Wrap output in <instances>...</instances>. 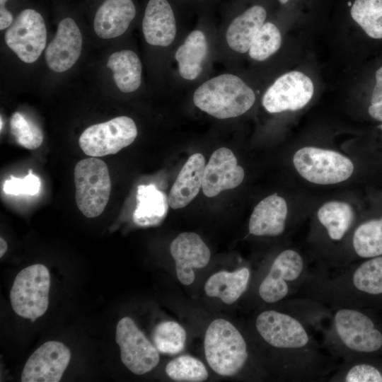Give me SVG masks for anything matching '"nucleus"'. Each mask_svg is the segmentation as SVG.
<instances>
[{
  "label": "nucleus",
  "instance_id": "nucleus-1",
  "mask_svg": "<svg viewBox=\"0 0 382 382\" xmlns=\"http://www.w3.org/2000/svg\"><path fill=\"white\" fill-rule=\"evenodd\" d=\"M254 325L257 336L276 356V369L284 379L321 381L336 368L335 359L323 351L311 326L294 311L265 310Z\"/></svg>",
  "mask_w": 382,
  "mask_h": 382
},
{
  "label": "nucleus",
  "instance_id": "nucleus-2",
  "mask_svg": "<svg viewBox=\"0 0 382 382\" xmlns=\"http://www.w3.org/2000/svg\"><path fill=\"white\" fill-rule=\"evenodd\" d=\"M294 296L327 308L382 311V255L348 264L339 270H309Z\"/></svg>",
  "mask_w": 382,
  "mask_h": 382
},
{
  "label": "nucleus",
  "instance_id": "nucleus-3",
  "mask_svg": "<svg viewBox=\"0 0 382 382\" xmlns=\"http://www.w3.org/2000/svg\"><path fill=\"white\" fill-rule=\"evenodd\" d=\"M308 320L321 332L323 347L335 359L382 355V316L378 311L315 303Z\"/></svg>",
  "mask_w": 382,
  "mask_h": 382
},
{
  "label": "nucleus",
  "instance_id": "nucleus-4",
  "mask_svg": "<svg viewBox=\"0 0 382 382\" xmlns=\"http://www.w3.org/2000/svg\"><path fill=\"white\" fill-rule=\"evenodd\" d=\"M255 95L241 78L224 74L214 77L198 87L193 95L195 105L218 118L240 116L254 104Z\"/></svg>",
  "mask_w": 382,
  "mask_h": 382
},
{
  "label": "nucleus",
  "instance_id": "nucleus-5",
  "mask_svg": "<svg viewBox=\"0 0 382 382\" xmlns=\"http://www.w3.org/2000/svg\"><path fill=\"white\" fill-rule=\"evenodd\" d=\"M206 360L210 368L223 376H234L246 365L250 354L242 333L223 318L208 326L204 340Z\"/></svg>",
  "mask_w": 382,
  "mask_h": 382
},
{
  "label": "nucleus",
  "instance_id": "nucleus-6",
  "mask_svg": "<svg viewBox=\"0 0 382 382\" xmlns=\"http://www.w3.org/2000/svg\"><path fill=\"white\" fill-rule=\"evenodd\" d=\"M308 272L306 260L299 252L294 249L281 251L259 283L260 299L267 304H274L294 296Z\"/></svg>",
  "mask_w": 382,
  "mask_h": 382
},
{
  "label": "nucleus",
  "instance_id": "nucleus-7",
  "mask_svg": "<svg viewBox=\"0 0 382 382\" xmlns=\"http://www.w3.org/2000/svg\"><path fill=\"white\" fill-rule=\"evenodd\" d=\"M76 202L81 212L94 218L104 211L110 195L111 180L106 163L96 157L79 161L74 168Z\"/></svg>",
  "mask_w": 382,
  "mask_h": 382
},
{
  "label": "nucleus",
  "instance_id": "nucleus-8",
  "mask_svg": "<svg viewBox=\"0 0 382 382\" xmlns=\"http://www.w3.org/2000/svg\"><path fill=\"white\" fill-rule=\"evenodd\" d=\"M50 274L42 264L28 266L16 275L10 291L13 311L34 321L42 316L49 305Z\"/></svg>",
  "mask_w": 382,
  "mask_h": 382
},
{
  "label": "nucleus",
  "instance_id": "nucleus-9",
  "mask_svg": "<svg viewBox=\"0 0 382 382\" xmlns=\"http://www.w3.org/2000/svg\"><path fill=\"white\" fill-rule=\"evenodd\" d=\"M293 163L303 178L317 185L343 182L354 171V165L347 156L335 151L313 146L299 149L294 155Z\"/></svg>",
  "mask_w": 382,
  "mask_h": 382
},
{
  "label": "nucleus",
  "instance_id": "nucleus-10",
  "mask_svg": "<svg viewBox=\"0 0 382 382\" xmlns=\"http://www.w3.org/2000/svg\"><path fill=\"white\" fill-rule=\"evenodd\" d=\"M137 136L134 120L120 116L86 128L79 137V144L87 156L102 157L115 154L130 145Z\"/></svg>",
  "mask_w": 382,
  "mask_h": 382
},
{
  "label": "nucleus",
  "instance_id": "nucleus-11",
  "mask_svg": "<svg viewBox=\"0 0 382 382\" xmlns=\"http://www.w3.org/2000/svg\"><path fill=\"white\" fill-rule=\"evenodd\" d=\"M4 39L21 60L35 62L46 45L47 30L42 16L34 9L23 10L8 28Z\"/></svg>",
  "mask_w": 382,
  "mask_h": 382
},
{
  "label": "nucleus",
  "instance_id": "nucleus-12",
  "mask_svg": "<svg viewBox=\"0 0 382 382\" xmlns=\"http://www.w3.org/2000/svg\"><path fill=\"white\" fill-rule=\"evenodd\" d=\"M115 340L120 349L122 362L133 374H144L158 365V349L131 318L127 316L119 320Z\"/></svg>",
  "mask_w": 382,
  "mask_h": 382
},
{
  "label": "nucleus",
  "instance_id": "nucleus-13",
  "mask_svg": "<svg viewBox=\"0 0 382 382\" xmlns=\"http://www.w3.org/2000/svg\"><path fill=\"white\" fill-rule=\"evenodd\" d=\"M313 92L311 79L302 72L293 71L277 79L264 93L262 103L270 113L295 111L311 100Z\"/></svg>",
  "mask_w": 382,
  "mask_h": 382
},
{
  "label": "nucleus",
  "instance_id": "nucleus-14",
  "mask_svg": "<svg viewBox=\"0 0 382 382\" xmlns=\"http://www.w3.org/2000/svg\"><path fill=\"white\" fill-rule=\"evenodd\" d=\"M71 359L69 348L57 341H48L37 348L24 366L22 382H58Z\"/></svg>",
  "mask_w": 382,
  "mask_h": 382
},
{
  "label": "nucleus",
  "instance_id": "nucleus-15",
  "mask_svg": "<svg viewBox=\"0 0 382 382\" xmlns=\"http://www.w3.org/2000/svg\"><path fill=\"white\" fill-rule=\"evenodd\" d=\"M244 178L243 168L238 165L231 150L221 147L216 150L205 166L202 192L208 197L218 195L221 191L233 189Z\"/></svg>",
  "mask_w": 382,
  "mask_h": 382
},
{
  "label": "nucleus",
  "instance_id": "nucleus-16",
  "mask_svg": "<svg viewBox=\"0 0 382 382\" xmlns=\"http://www.w3.org/2000/svg\"><path fill=\"white\" fill-rule=\"evenodd\" d=\"M170 252L175 260L177 277L185 285L194 282V270L207 266L211 257L207 245L193 232L179 234L170 243Z\"/></svg>",
  "mask_w": 382,
  "mask_h": 382
},
{
  "label": "nucleus",
  "instance_id": "nucleus-17",
  "mask_svg": "<svg viewBox=\"0 0 382 382\" xmlns=\"http://www.w3.org/2000/svg\"><path fill=\"white\" fill-rule=\"evenodd\" d=\"M82 50V35L71 18L62 20L54 39L45 50L47 66L56 72L69 69L79 58Z\"/></svg>",
  "mask_w": 382,
  "mask_h": 382
},
{
  "label": "nucleus",
  "instance_id": "nucleus-18",
  "mask_svg": "<svg viewBox=\"0 0 382 382\" xmlns=\"http://www.w3.org/2000/svg\"><path fill=\"white\" fill-rule=\"evenodd\" d=\"M287 214L285 199L276 193L269 195L255 207L249 221V233L255 236H279L286 229Z\"/></svg>",
  "mask_w": 382,
  "mask_h": 382
},
{
  "label": "nucleus",
  "instance_id": "nucleus-19",
  "mask_svg": "<svg viewBox=\"0 0 382 382\" xmlns=\"http://www.w3.org/2000/svg\"><path fill=\"white\" fill-rule=\"evenodd\" d=\"M146 41L154 46L167 47L174 40L176 23L167 0H149L142 21Z\"/></svg>",
  "mask_w": 382,
  "mask_h": 382
},
{
  "label": "nucleus",
  "instance_id": "nucleus-20",
  "mask_svg": "<svg viewBox=\"0 0 382 382\" xmlns=\"http://www.w3.org/2000/svg\"><path fill=\"white\" fill-rule=\"evenodd\" d=\"M135 14L132 0H105L95 15L94 31L103 39L118 37L127 30Z\"/></svg>",
  "mask_w": 382,
  "mask_h": 382
},
{
  "label": "nucleus",
  "instance_id": "nucleus-21",
  "mask_svg": "<svg viewBox=\"0 0 382 382\" xmlns=\"http://www.w3.org/2000/svg\"><path fill=\"white\" fill-rule=\"evenodd\" d=\"M205 166L202 154L197 153L189 157L168 194V200L171 208H183L197 195L202 186Z\"/></svg>",
  "mask_w": 382,
  "mask_h": 382
},
{
  "label": "nucleus",
  "instance_id": "nucleus-22",
  "mask_svg": "<svg viewBox=\"0 0 382 382\" xmlns=\"http://www.w3.org/2000/svg\"><path fill=\"white\" fill-rule=\"evenodd\" d=\"M136 199L132 216L136 225L141 227L157 226L164 220L168 211V197L156 185L138 186Z\"/></svg>",
  "mask_w": 382,
  "mask_h": 382
},
{
  "label": "nucleus",
  "instance_id": "nucleus-23",
  "mask_svg": "<svg viewBox=\"0 0 382 382\" xmlns=\"http://www.w3.org/2000/svg\"><path fill=\"white\" fill-rule=\"evenodd\" d=\"M266 11L261 6H253L237 16L230 23L226 34L227 44L233 50L245 53L265 23Z\"/></svg>",
  "mask_w": 382,
  "mask_h": 382
},
{
  "label": "nucleus",
  "instance_id": "nucleus-24",
  "mask_svg": "<svg viewBox=\"0 0 382 382\" xmlns=\"http://www.w3.org/2000/svg\"><path fill=\"white\" fill-rule=\"evenodd\" d=\"M250 279L249 268L233 272L220 271L211 275L204 285L206 294L219 298L226 304L235 303L247 290Z\"/></svg>",
  "mask_w": 382,
  "mask_h": 382
},
{
  "label": "nucleus",
  "instance_id": "nucleus-25",
  "mask_svg": "<svg viewBox=\"0 0 382 382\" xmlns=\"http://www.w3.org/2000/svg\"><path fill=\"white\" fill-rule=\"evenodd\" d=\"M328 379L334 382H382V359L366 355L342 360Z\"/></svg>",
  "mask_w": 382,
  "mask_h": 382
},
{
  "label": "nucleus",
  "instance_id": "nucleus-26",
  "mask_svg": "<svg viewBox=\"0 0 382 382\" xmlns=\"http://www.w3.org/2000/svg\"><path fill=\"white\" fill-rule=\"evenodd\" d=\"M207 52L204 34L198 30L191 32L175 54L180 75L187 80L195 79L202 71Z\"/></svg>",
  "mask_w": 382,
  "mask_h": 382
},
{
  "label": "nucleus",
  "instance_id": "nucleus-27",
  "mask_svg": "<svg viewBox=\"0 0 382 382\" xmlns=\"http://www.w3.org/2000/svg\"><path fill=\"white\" fill-rule=\"evenodd\" d=\"M318 220L332 243L340 242L349 233L354 219L352 207L343 202L323 204L317 212Z\"/></svg>",
  "mask_w": 382,
  "mask_h": 382
},
{
  "label": "nucleus",
  "instance_id": "nucleus-28",
  "mask_svg": "<svg viewBox=\"0 0 382 382\" xmlns=\"http://www.w3.org/2000/svg\"><path fill=\"white\" fill-rule=\"evenodd\" d=\"M107 66L113 72V79L117 88L124 93L138 89L141 82V63L137 54L124 50L112 54Z\"/></svg>",
  "mask_w": 382,
  "mask_h": 382
},
{
  "label": "nucleus",
  "instance_id": "nucleus-29",
  "mask_svg": "<svg viewBox=\"0 0 382 382\" xmlns=\"http://www.w3.org/2000/svg\"><path fill=\"white\" fill-rule=\"evenodd\" d=\"M351 248L355 257L361 260L382 255V217L358 225L352 235Z\"/></svg>",
  "mask_w": 382,
  "mask_h": 382
},
{
  "label": "nucleus",
  "instance_id": "nucleus-30",
  "mask_svg": "<svg viewBox=\"0 0 382 382\" xmlns=\"http://www.w3.org/2000/svg\"><path fill=\"white\" fill-rule=\"evenodd\" d=\"M350 13L369 37L382 38V0H356Z\"/></svg>",
  "mask_w": 382,
  "mask_h": 382
},
{
  "label": "nucleus",
  "instance_id": "nucleus-31",
  "mask_svg": "<svg viewBox=\"0 0 382 382\" xmlns=\"http://www.w3.org/2000/svg\"><path fill=\"white\" fill-rule=\"evenodd\" d=\"M185 330L175 321H163L158 324L152 334L154 344L158 351L168 354H176L185 347Z\"/></svg>",
  "mask_w": 382,
  "mask_h": 382
},
{
  "label": "nucleus",
  "instance_id": "nucleus-32",
  "mask_svg": "<svg viewBox=\"0 0 382 382\" xmlns=\"http://www.w3.org/2000/svg\"><path fill=\"white\" fill-rule=\"evenodd\" d=\"M166 373L175 381L202 382L209 376L205 365L189 355L180 356L169 361L166 366Z\"/></svg>",
  "mask_w": 382,
  "mask_h": 382
},
{
  "label": "nucleus",
  "instance_id": "nucleus-33",
  "mask_svg": "<svg viewBox=\"0 0 382 382\" xmlns=\"http://www.w3.org/2000/svg\"><path fill=\"white\" fill-rule=\"evenodd\" d=\"M282 36L278 28L270 22L265 23L256 34L248 50L250 57L256 61H264L280 47Z\"/></svg>",
  "mask_w": 382,
  "mask_h": 382
},
{
  "label": "nucleus",
  "instance_id": "nucleus-34",
  "mask_svg": "<svg viewBox=\"0 0 382 382\" xmlns=\"http://www.w3.org/2000/svg\"><path fill=\"white\" fill-rule=\"evenodd\" d=\"M10 127L17 142L25 149H36L43 141V134L40 127L18 112L12 115Z\"/></svg>",
  "mask_w": 382,
  "mask_h": 382
},
{
  "label": "nucleus",
  "instance_id": "nucleus-35",
  "mask_svg": "<svg viewBox=\"0 0 382 382\" xmlns=\"http://www.w3.org/2000/svg\"><path fill=\"white\" fill-rule=\"evenodd\" d=\"M40 188V180L37 175L33 173L31 170L23 178H18L11 175L10 179L5 180L3 185L4 192L7 195H35L39 192Z\"/></svg>",
  "mask_w": 382,
  "mask_h": 382
},
{
  "label": "nucleus",
  "instance_id": "nucleus-36",
  "mask_svg": "<svg viewBox=\"0 0 382 382\" xmlns=\"http://www.w3.org/2000/svg\"><path fill=\"white\" fill-rule=\"evenodd\" d=\"M382 100V66L376 72V85L374 88L371 105L376 104Z\"/></svg>",
  "mask_w": 382,
  "mask_h": 382
},
{
  "label": "nucleus",
  "instance_id": "nucleus-37",
  "mask_svg": "<svg viewBox=\"0 0 382 382\" xmlns=\"http://www.w3.org/2000/svg\"><path fill=\"white\" fill-rule=\"evenodd\" d=\"M369 115L376 120L382 121V100L369 107Z\"/></svg>",
  "mask_w": 382,
  "mask_h": 382
},
{
  "label": "nucleus",
  "instance_id": "nucleus-38",
  "mask_svg": "<svg viewBox=\"0 0 382 382\" xmlns=\"http://www.w3.org/2000/svg\"><path fill=\"white\" fill-rule=\"evenodd\" d=\"M8 248L6 242L2 238H0V257H1L6 252Z\"/></svg>",
  "mask_w": 382,
  "mask_h": 382
},
{
  "label": "nucleus",
  "instance_id": "nucleus-39",
  "mask_svg": "<svg viewBox=\"0 0 382 382\" xmlns=\"http://www.w3.org/2000/svg\"><path fill=\"white\" fill-rule=\"evenodd\" d=\"M8 0H0V7H5V4Z\"/></svg>",
  "mask_w": 382,
  "mask_h": 382
},
{
  "label": "nucleus",
  "instance_id": "nucleus-40",
  "mask_svg": "<svg viewBox=\"0 0 382 382\" xmlns=\"http://www.w3.org/2000/svg\"><path fill=\"white\" fill-rule=\"evenodd\" d=\"M281 4H284L288 2L289 0H278Z\"/></svg>",
  "mask_w": 382,
  "mask_h": 382
},
{
  "label": "nucleus",
  "instance_id": "nucleus-41",
  "mask_svg": "<svg viewBox=\"0 0 382 382\" xmlns=\"http://www.w3.org/2000/svg\"><path fill=\"white\" fill-rule=\"evenodd\" d=\"M1 127H0V129L1 130L2 129V125H3V122H2V118L1 117Z\"/></svg>",
  "mask_w": 382,
  "mask_h": 382
},
{
  "label": "nucleus",
  "instance_id": "nucleus-42",
  "mask_svg": "<svg viewBox=\"0 0 382 382\" xmlns=\"http://www.w3.org/2000/svg\"><path fill=\"white\" fill-rule=\"evenodd\" d=\"M379 127L382 130V124L379 126Z\"/></svg>",
  "mask_w": 382,
  "mask_h": 382
}]
</instances>
